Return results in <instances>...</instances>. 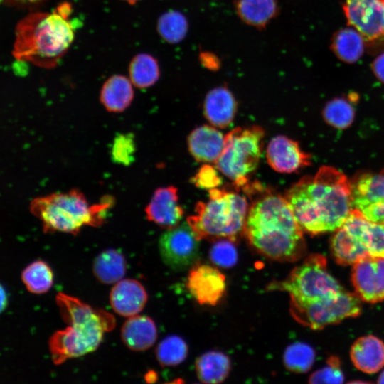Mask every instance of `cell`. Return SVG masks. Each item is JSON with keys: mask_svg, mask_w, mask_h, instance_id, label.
<instances>
[{"mask_svg": "<svg viewBox=\"0 0 384 384\" xmlns=\"http://www.w3.org/2000/svg\"><path fill=\"white\" fill-rule=\"evenodd\" d=\"M284 198L303 232L312 235L336 230L354 209L351 182L331 166L301 178Z\"/></svg>", "mask_w": 384, "mask_h": 384, "instance_id": "obj_1", "label": "cell"}, {"mask_svg": "<svg viewBox=\"0 0 384 384\" xmlns=\"http://www.w3.org/2000/svg\"><path fill=\"white\" fill-rule=\"evenodd\" d=\"M243 233L257 252L271 260L295 262L306 252L303 230L284 197L278 195H267L253 203Z\"/></svg>", "mask_w": 384, "mask_h": 384, "instance_id": "obj_2", "label": "cell"}, {"mask_svg": "<svg viewBox=\"0 0 384 384\" xmlns=\"http://www.w3.org/2000/svg\"><path fill=\"white\" fill-rule=\"evenodd\" d=\"M71 11L70 4L65 2L53 12H35L21 19L15 31L14 58L41 68L55 67L74 39Z\"/></svg>", "mask_w": 384, "mask_h": 384, "instance_id": "obj_3", "label": "cell"}, {"mask_svg": "<svg viewBox=\"0 0 384 384\" xmlns=\"http://www.w3.org/2000/svg\"><path fill=\"white\" fill-rule=\"evenodd\" d=\"M56 302L68 325L55 332L48 341L52 360L56 365L94 351L105 333L115 326L114 317L110 313L92 308L75 297L59 292Z\"/></svg>", "mask_w": 384, "mask_h": 384, "instance_id": "obj_4", "label": "cell"}, {"mask_svg": "<svg viewBox=\"0 0 384 384\" xmlns=\"http://www.w3.org/2000/svg\"><path fill=\"white\" fill-rule=\"evenodd\" d=\"M114 199L106 196L100 202L90 204L84 194L75 188L36 197L30 203L31 213L41 222L45 233L62 232L78 234L84 226L103 224Z\"/></svg>", "mask_w": 384, "mask_h": 384, "instance_id": "obj_5", "label": "cell"}, {"mask_svg": "<svg viewBox=\"0 0 384 384\" xmlns=\"http://www.w3.org/2000/svg\"><path fill=\"white\" fill-rule=\"evenodd\" d=\"M248 212L246 198L238 193L209 190V199L198 202L195 215L187 218L198 238L236 241L243 232Z\"/></svg>", "mask_w": 384, "mask_h": 384, "instance_id": "obj_6", "label": "cell"}, {"mask_svg": "<svg viewBox=\"0 0 384 384\" xmlns=\"http://www.w3.org/2000/svg\"><path fill=\"white\" fill-rule=\"evenodd\" d=\"M326 265V260L322 255H309L285 279L272 282L268 288L287 292L290 295L289 307L335 298L346 289L329 272Z\"/></svg>", "mask_w": 384, "mask_h": 384, "instance_id": "obj_7", "label": "cell"}, {"mask_svg": "<svg viewBox=\"0 0 384 384\" xmlns=\"http://www.w3.org/2000/svg\"><path fill=\"white\" fill-rule=\"evenodd\" d=\"M263 129L258 126L236 128L225 135V146L215 163L216 169L237 186L247 183L262 153Z\"/></svg>", "mask_w": 384, "mask_h": 384, "instance_id": "obj_8", "label": "cell"}, {"mask_svg": "<svg viewBox=\"0 0 384 384\" xmlns=\"http://www.w3.org/2000/svg\"><path fill=\"white\" fill-rule=\"evenodd\" d=\"M347 23L362 36L368 52H384V0H344Z\"/></svg>", "mask_w": 384, "mask_h": 384, "instance_id": "obj_9", "label": "cell"}, {"mask_svg": "<svg viewBox=\"0 0 384 384\" xmlns=\"http://www.w3.org/2000/svg\"><path fill=\"white\" fill-rule=\"evenodd\" d=\"M289 311L293 318L303 326L321 329L359 315L361 304L356 294L345 290L335 298L306 306L289 307Z\"/></svg>", "mask_w": 384, "mask_h": 384, "instance_id": "obj_10", "label": "cell"}, {"mask_svg": "<svg viewBox=\"0 0 384 384\" xmlns=\"http://www.w3.org/2000/svg\"><path fill=\"white\" fill-rule=\"evenodd\" d=\"M199 241L188 222L169 228L159 241L161 259L174 270L193 267L198 258Z\"/></svg>", "mask_w": 384, "mask_h": 384, "instance_id": "obj_11", "label": "cell"}, {"mask_svg": "<svg viewBox=\"0 0 384 384\" xmlns=\"http://www.w3.org/2000/svg\"><path fill=\"white\" fill-rule=\"evenodd\" d=\"M341 227L358 260L367 257L384 258V223L370 221L353 209Z\"/></svg>", "mask_w": 384, "mask_h": 384, "instance_id": "obj_12", "label": "cell"}, {"mask_svg": "<svg viewBox=\"0 0 384 384\" xmlns=\"http://www.w3.org/2000/svg\"><path fill=\"white\" fill-rule=\"evenodd\" d=\"M351 187L353 208L370 221L384 223V170L359 175Z\"/></svg>", "mask_w": 384, "mask_h": 384, "instance_id": "obj_13", "label": "cell"}, {"mask_svg": "<svg viewBox=\"0 0 384 384\" xmlns=\"http://www.w3.org/2000/svg\"><path fill=\"white\" fill-rule=\"evenodd\" d=\"M351 281L360 299L375 303L384 299V258L367 257L353 265Z\"/></svg>", "mask_w": 384, "mask_h": 384, "instance_id": "obj_14", "label": "cell"}, {"mask_svg": "<svg viewBox=\"0 0 384 384\" xmlns=\"http://www.w3.org/2000/svg\"><path fill=\"white\" fill-rule=\"evenodd\" d=\"M186 287L200 304L215 306L225 293V277L213 266L195 264L188 274Z\"/></svg>", "mask_w": 384, "mask_h": 384, "instance_id": "obj_15", "label": "cell"}, {"mask_svg": "<svg viewBox=\"0 0 384 384\" xmlns=\"http://www.w3.org/2000/svg\"><path fill=\"white\" fill-rule=\"evenodd\" d=\"M266 156L270 166L279 173H292L309 166L310 155L303 151L298 142L284 135L269 142Z\"/></svg>", "mask_w": 384, "mask_h": 384, "instance_id": "obj_16", "label": "cell"}, {"mask_svg": "<svg viewBox=\"0 0 384 384\" xmlns=\"http://www.w3.org/2000/svg\"><path fill=\"white\" fill-rule=\"evenodd\" d=\"M145 213L149 220L162 228L169 229L178 225L183 210L178 203L177 188L173 186L157 188Z\"/></svg>", "mask_w": 384, "mask_h": 384, "instance_id": "obj_17", "label": "cell"}, {"mask_svg": "<svg viewBox=\"0 0 384 384\" xmlns=\"http://www.w3.org/2000/svg\"><path fill=\"white\" fill-rule=\"evenodd\" d=\"M238 107L233 93L226 85L210 90L203 103V114L214 127L225 128L233 122Z\"/></svg>", "mask_w": 384, "mask_h": 384, "instance_id": "obj_18", "label": "cell"}, {"mask_svg": "<svg viewBox=\"0 0 384 384\" xmlns=\"http://www.w3.org/2000/svg\"><path fill=\"white\" fill-rule=\"evenodd\" d=\"M110 304L120 316L137 315L145 306L147 294L144 287L135 279H121L115 283L110 292Z\"/></svg>", "mask_w": 384, "mask_h": 384, "instance_id": "obj_19", "label": "cell"}, {"mask_svg": "<svg viewBox=\"0 0 384 384\" xmlns=\"http://www.w3.org/2000/svg\"><path fill=\"white\" fill-rule=\"evenodd\" d=\"M225 136L217 129L203 125L196 128L188 137V147L198 161L215 163L225 146Z\"/></svg>", "mask_w": 384, "mask_h": 384, "instance_id": "obj_20", "label": "cell"}, {"mask_svg": "<svg viewBox=\"0 0 384 384\" xmlns=\"http://www.w3.org/2000/svg\"><path fill=\"white\" fill-rule=\"evenodd\" d=\"M237 16L245 24L264 30L279 14V0H234Z\"/></svg>", "mask_w": 384, "mask_h": 384, "instance_id": "obj_21", "label": "cell"}, {"mask_svg": "<svg viewBox=\"0 0 384 384\" xmlns=\"http://www.w3.org/2000/svg\"><path fill=\"white\" fill-rule=\"evenodd\" d=\"M350 356L356 368L375 373L384 366V343L372 335L361 337L351 346Z\"/></svg>", "mask_w": 384, "mask_h": 384, "instance_id": "obj_22", "label": "cell"}, {"mask_svg": "<svg viewBox=\"0 0 384 384\" xmlns=\"http://www.w3.org/2000/svg\"><path fill=\"white\" fill-rule=\"evenodd\" d=\"M123 343L134 351H143L152 346L157 338L154 321L146 316L135 315L126 321L121 330Z\"/></svg>", "mask_w": 384, "mask_h": 384, "instance_id": "obj_23", "label": "cell"}, {"mask_svg": "<svg viewBox=\"0 0 384 384\" xmlns=\"http://www.w3.org/2000/svg\"><path fill=\"white\" fill-rule=\"evenodd\" d=\"M132 82L122 75L109 78L103 84L100 100L105 109L111 112H120L130 105L134 97Z\"/></svg>", "mask_w": 384, "mask_h": 384, "instance_id": "obj_24", "label": "cell"}, {"mask_svg": "<svg viewBox=\"0 0 384 384\" xmlns=\"http://www.w3.org/2000/svg\"><path fill=\"white\" fill-rule=\"evenodd\" d=\"M365 48L362 36L353 27L336 31L331 38V50L337 58L346 63L357 62L363 55Z\"/></svg>", "mask_w": 384, "mask_h": 384, "instance_id": "obj_25", "label": "cell"}, {"mask_svg": "<svg viewBox=\"0 0 384 384\" xmlns=\"http://www.w3.org/2000/svg\"><path fill=\"white\" fill-rule=\"evenodd\" d=\"M198 378L204 383H219L228 375L230 361L223 352L210 351L200 356L196 361Z\"/></svg>", "mask_w": 384, "mask_h": 384, "instance_id": "obj_26", "label": "cell"}, {"mask_svg": "<svg viewBox=\"0 0 384 384\" xmlns=\"http://www.w3.org/2000/svg\"><path fill=\"white\" fill-rule=\"evenodd\" d=\"M126 270L125 257L114 249H108L100 252L93 262L95 277L106 284L120 281L125 274Z\"/></svg>", "mask_w": 384, "mask_h": 384, "instance_id": "obj_27", "label": "cell"}, {"mask_svg": "<svg viewBox=\"0 0 384 384\" xmlns=\"http://www.w3.org/2000/svg\"><path fill=\"white\" fill-rule=\"evenodd\" d=\"M129 80L137 87L144 89L155 84L160 77L158 61L147 53L136 55L129 66Z\"/></svg>", "mask_w": 384, "mask_h": 384, "instance_id": "obj_28", "label": "cell"}, {"mask_svg": "<svg viewBox=\"0 0 384 384\" xmlns=\"http://www.w3.org/2000/svg\"><path fill=\"white\" fill-rule=\"evenodd\" d=\"M189 23L186 16L178 10H169L158 18L156 30L166 43H181L187 36Z\"/></svg>", "mask_w": 384, "mask_h": 384, "instance_id": "obj_29", "label": "cell"}, {"mask_svg": "<svg viewBox=\"0 0 384 384\" xmlns=\"http://www.w3.org/2000/svg\"><path fill=\"white\" fill-rule=\"evenodd\" d=\"M353 100L356 98H352L351 95L348 97H339L329 101L322 111L324 120L336 129H344L349 127L355 117Z\"/></svg>", "mask_w": 384, "mask_h": 384, "instance_id": "obj_30", "label": "cell"}, {"mask_svg": "<svg viewBox=\"0 0 384 384\" xmlns=\"http://www.w3.org/2000/svg\"><path fill=\"white\" fill-rule=\"evenodd\" d=\"M21 280L30 292L44 294L53 286V272L46 262L36 260L23 270Z\"/></svg>", "mask_w": 384, "mask_h": 384, "instance_id": "obj_31", "label": "cell"}, {"mask_svg": "<svg viewBox=\"0 0 384 384\" xmlns=\"http://www.w3.org/2000/svg\"><path fill=\"white\" fill-rule=\"evenodd\" d=\"M315 356V351L309 345L297 342L287 347L283 355V361L289 371L303 373L311 368Z\"/></svg>", "mask_w": 384, "mask_h": 384, "instance_id": "obj_32", "label": "cell"}, {"mask_svg": "<svg viewBox=\"0 0 384 384\" xmlns=\"http://www.w3.org/2000/svg\"><path fill=\"white\" fill-rule=\"evenodd\" d=\"M188 354V346L185 341L176 335L164 338L157 346L156 356L163 366H175L181 363Z\"/></svg>", "mask_w": 384, "mask_h": 384, "instance_id": "obj_33", "label": "cell"}, {"mask_svg": "<svg viewBox=\"0 0 384 384\" xmlns=\"http://www.w3.org/2000/svg\"><path fill=\"white\" fill-rule=\"evenodd\" d=\"M136 144L132 133L116 135L111 147L112 160L124 166H129L134 161Z\"/></svg>", "mask_w": 384, "mask_h": 384, "instance_id": "obj_34", "label": "cell"}, {"mask_svg": "<svg viewBox=\"0 0 384 384\" xmlns=\"http://www.w3.org/2000/svg\"><path fill=\"white\" fill-rule=\"evenodd\" d=\"M233 241L220 239L214 242L210 250V258L218 266L231 267L237 262L238 252Z\"/></svg>", "mask_w": 384, "mask_h": 384, "instance_id": "obj_35", "label": "cell"}, {"mask_svg": "<svg viewBox=\"0 0 384 384\" xmlns=\"http://www.w3.org/2000/svg\"><path fill=\"white\" fill-rule=\"evenodd\" d=\"M344 376L339 359L336 356L328 358L326 365L313 373L309 379L310 383H342Z\"/></svg>", "mask_w": 384, "mask_h": 384, "instance_id": "obj_36", "label": "cell"}, {"mask_svg": "<svg viewBox=\"0 0 384 384\" xmlns=\"http://www.w3.org/2000/svg\"><path fill=\"white\" fill-rule=\"evenodd\" d=\"M192 182L201 188L212 189L222 183L218 171L210 165H203L192 178Z\"/></svg>", "mask_w": 384, "mask_h": 384, "instance_id": "obj_37", "label": "cell"}, {"mask_svg": "<svg viewBox=\"0 0 384 384\" xmlns=\"http://www.w3.org/2000/svg\"><path fill=\"white\" fill-rule=\"evenodd\" d=\"M198 58L201 65L209 71H218L222 67L221 59L214 52L201 50Z\"/></svg>", "mask_w": 384, "mask_h": 384, "instance_id": "obj_38", "label": "cell"}, {"mask_svg": "<svg viewBox=\"0 0 384 384\" xmlns=\"http://www.w3.org/2000/svg\"><path fill=\"white\" fill-rule=\"evenodd\" d=\"M371 69L375 76L384 83V52L375 58L371 64Z\"/></svg>", "mask_w": 384, "mask_h": 384, "instance_id": "obj_39", "label": "cell"}, {"mask_svg": "<svg viewBox=\"0 0 384 384\" xmlns=\"http://www.w3.org/2000/svg\"><path fill=\"white\" fill-rule=\"evenodd\" d=\"M8 305V296L4 287L0 284V314L2 313Z\"/></svg>", "mask_w": 384, "mask_h": 384, "instance_id": "obj_40", "label": "cell"}, {"mask_svg": "<svg viewBox=\"0 0 384 384\" xmlns=\"http://www.w3.org/2000/svg\"><path fill=\"white\" fill-rule=\"evenodd\" d=\"M42 0H7L9 3L18 5H28L38 3Z\"/></svg>", "mask_w": 384, "mask_h": 384, "instance_id": "obj_41", "label": "cell"}, {"mask_svg": "<svg viewBox=\"0 0 384 384\" xmlns=\"http://www.w3.org/2000/svg\"><path fill=\"white\" fill-rule=\"evenodd\" d=\"M378 383H384V370L379 375L378 379Z\"/></svg>", "mask_w": 384, "mask_h": 384, "instance_id": "obj_42", "label": "cell"}, {"mask_svg": "<svg viewBox=\"0 0 384 384\" xmlns=\"http://www.w3.org/2000/svg\"><path fill=\"white\" fill-rule=\"evenodd\" d=\"M122 1L127 2V3L129 4L133 5V4H136L137 1H139L140 0H122Z\"/></svg>", "mask_w": 384, "mask_h": 384, "instance_id": "obj_43", "label": "cell"}, {"mask_svg": "<svg viewBox=\"0 0 384 384\" xmlns=\"http://www.w3.org/2000/svg\"><path fill=\"white\" fill-rule=\"evenodd\" d=\"M3 1V0H0V3H1Z\"/></svg>", "mask_w": 384, "mask_h": 384, "instance_id": "obj_44", "label": "cell"}]
</instances>
